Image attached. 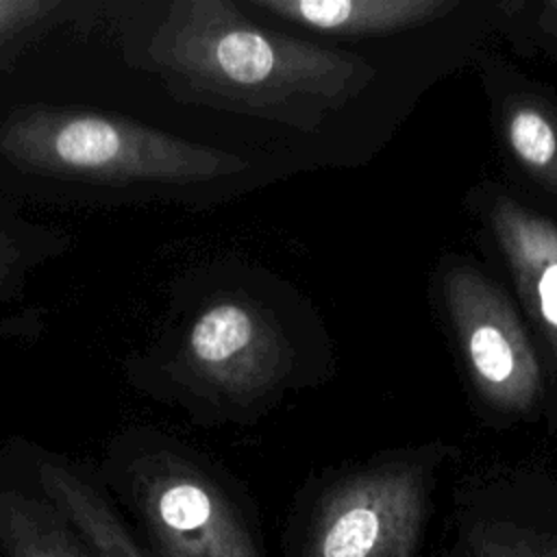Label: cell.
<instances>
[{"instance_id": "obj_1", "label": "cell", "mask_w": 557, "mask_h": 557, "mask_svg": "<svg viewBox=\"0 0 557 557\" xmlns=\"http://www.w3.org/2000/svg\"><path fill=\"white\" fill-rule=\"evenodd\" d=\"M150 57L170 81L215 107L298 128L318 126L374 76L366 59L261 28L228 0L172 2Z\"/></svg>"}, {"instance_id": "obj_2", "label": "cell", "mask_w": 557, "mask_h": 557, "mask_svg": "<svg viewBox=\"0 0 557 557\" xmlns=\"http://www.w3.org/2000/svg\"><path fill=\"white\" fill-rule=\"evenodd\" d=\"M0 150L17 165L91 183H200L246 163L231 152L94 111L33 109L9 120Z\"/></svg>"}, {"instance_id": "obj_3", "label": "cell", "mask_w": 557, "mask_h": 557, "mask_svg": "<svg viewBox=\"0 0 557 557\" xmlns=\"http://www.w3.org/2000/svg\"><path fill=\"white\" fill-rule=\"evenodd\" d=\"M107 483L146 557H261L246 513L207 466L170 444L122 448Z\"/></svg>"}, {"instance_id": "obj_4", "label": "cell", "mask_w": 557, "mask_h": 557, "mask_svg": "<svg viewBox=\"0 0 557 557\" xmlns=\"http://www.w3.org/2000/svg\"><path fill=\"white\" fill-rule=\"evenodd\" d=\"M429 479L418 461H385L344 476L315 509L305 557H413Z\"/></svg>"}, {"instance_id": "obj_5", "label": "cell", "mask_w": 557, "mask_h": 557, "mask_svg": "<svg viewBox=\"0 0 557 557\" xmlns=\"http://www.w3.org/2000/svg\"><path fill=\"white\" fill-rule=\"evenodd\" d=\"M444 298L476 392L503 411H531L542 392L540 361L507 294L474 268L453 265Z\"/></svg>"}, {"instance_id": "obj_6", "label": "cell", "mask_w": 557, "mask_h": 557, "mask_svg": "<svg viewBox=\"0 0 557 557\" xmlns=\"http://www.w3.org/2000/svg\"><path fill=\"white\" fill-rule=\"evenodd\" d=\"M183 357L194 379L244 400L265 394L281 381L287 368V342L255 302L220 298L194 318Z\"/></svg>"}, {"instance_id": "obj_7", "label": "cell", "mask_w": 557, "mask_h": 557, "mask_svg": "<svg viewBox=\"0 0 557 557\" xmlns=\"http://www.w3.org/2000/svg\"><path fill=\"white\" fill-rule=\"evenodd\" d=\"M487 222L520 300L557 357V224L507 196L492 200Z\"/></svg>"}, {"instance_id": "obj_8", "label": "cell", "mask_w": 557, "mask_h": 557, "mask_svg": "<svg viewBox=\"0 0 557 557\" xmlns=\"http://www.w3.org/2000/svg\"><path fill=\"white\" fill-rule=\"evenodd\" d=\"M0 557H98L70 516L26 474L0 472Z\"/></svg>"}, {"instance_id": "obj_9", "label": "cell", "mask_w": 557, "mask_h": 557, "mask_svg": "<svg viewBox=\"0 0 557 557\" xmlns=\"http://www.w3.org/2000/svg\"><path fill=\"white\" fill-rule=\"evenodd\" d=\"M250 7L315 33L376 37L435 22L457 0H250Z\"/></svg>"}, {"instance_id": "obj_10", "label": "cell", "mask_w": 557, "mask_h": 557, "mask_svg": "<svg viewBox=\"0 0 557 557\" xmlns=\"http://www.w3.org/2000/svg\"><path fill=\"white\" fill-rule=\"evenodd\" d=\"M33 472L98 557H146L128 520L113 505L102 481L52 457L35 459Z\"/></svg>"}, {"instance_id": "obj_11", "label": "cell", "mask_w": 557, "mask_h": 557, "mask_svg": "<svg viewBox=\"0 0 557 557\" xmlns=\"http://www.w3.org/2000/svg\"><path fill=\"white\" fill-rule=\"evenodd\" d=\"M500 133L513 161L557 194V109L533 94H516L500 109Z\"/></svg>"}, {"instance_id": "obj_12", "label": "cell", "mask_w": 557, "mask_h": 557, "mask_svg": "<svg viewBox=\"0 0 557 557\" xmlns=\"http://www.w3.org/2000/svg\"><path fill=\"white\" fill-rule=\"evenodd\" d=\"M466 557H557V540L537 533H507L481 540Z\"/></svg>"}, {"instance_id": "obj_13", "label": "cell", "mask_w": 557, "mask_h": 557, "mask_svg": "<svg viewBox=\"0 0 557 557\" xmlns=\"http://www.w3.org/2000/svg\"><path fill=\"white\" fill-rule=\"evenodd\" d=\"M54 9L59 4L46 0H0V46L48 20Z\"/></svg>"}, {"instance_id": "obj_14", "label": "cell", "mask_w": 557, "mask_h": 557, "mask_svg": "<svg viewBox=\"0 0 557 557\" xmlns=\"http://www.w3.org/2000/svg\"><path fill=\"white\" fill-rule=\"evenodd\" d=\"M542 26L550 33V35H555L557 37V0H553V2H546L544 7H542Z\"/></svg>"}]
</instances>
